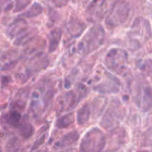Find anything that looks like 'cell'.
<instances>
[{"label": "cell", "instance_id": "cell-4", "mask_svg": "<svg viewBox=\"0 0 152 152\" xmlns=\"http://www.w3.org/2000/svg\"><path fill=\"white\" fill-rule=\"evenodd\" d=\"M127 57V53L125 50L113 48L107 54L105 62L110 69L114 72L120 73L126 67Z\"/></svg>", "mask_w": 152, "mask_h": 152}, {"label": "cell", "instance_id": "cell-8", "mask_svg": "<svg viewBox=\"0 0 152 152\" xmlns=\"http://www.w3.org/2000/svg\"><path fill=\"white\" fill-rule=\"evenodd\" d=\"M85 28L86 25L77 19H73L68 23V31L72 34L73 37H77L80 36L85 30Z\"/></svg>", "mask_w": 152, "mask_h": 152}, {"label": "cell", "instance_id": "cell-16", "mask_svg": "<svg viewBox=\"0 0 152 152\" xmlns=\"http://www.w3.org/2000/svg\"><path fill=\"white\" fill-rule=\"evenodd\" d=\"M20 132L22 137L25 138H28L34 133V128L31 125L26 124L20 128Z\"/></svg>", "mask_w": 152, "mask_h": 152}, {"label": "cell", "instance_id": "cell-12", "mask_svg": "<svg viewBox=\"0 0 152 152\" xmlns=\"http://www.w3.org/2000/svg\"><path fill=\"white\" fill-rule=\"evenodd\" d=\"M21 119V114L17 111H10L8 114L5 116L6 123L10 126H16L19 124Z\"/></svg>", "mask_w": 152, "mask_h": 152}, {"label": "cell", "instance_id": "cell-7", "mask_svg": "<svg viewBox=\"0 0 152 152\" xmlns=\"http://www.w3.org/2000/svg\"><path fill=\"white\" fill-rule=\"evenodd\" d=\"M62 37V31L59 29L53 30L49 35V51L53 52L59 45Z\"/></svg>", "mask_w": 152, "mask_h": 152}, {"label": "cell", "instance_id": "cell-18", "mask_svg": "<svg viewBox=\"0 0 152 152\" xmlns=\"http://www.w3.org/2000/svg\"><path fill=\"white\" fill-rule=\"evenodd\" d=\"M51 1L58 7H64L68 2V0H51Z\"/></svg>", "mask_w": 152, "mask_h": 152}, {"label": "cell", "instance_id": "cell-3", "mask_svg": "<svg viewBox=\"0 0 152 152\" xmlns=\"http://www.w3.org/2000/svg\"><path fill=\"white\" fill-rule=\"evenodd\" d=\"M130 7L126 1L119 0L112 6L109 14L105 19L106 25L114 28L126 22L129 16Z\"/></svg>", "mask_w": 152, "mask_h": 152}, {"label": "cell", "instance_id": "cell-14", "mask_svg": "<svg viewBox=\"0 0 152 152\" xmlns=\"http://www.w3.org/2000/svg\"><path fill=\"white\" fill-rule=\"evenodd\" d=\"M20 147V142L17 138H13L8 141L5 146L6 152H18Z\"/></svg>", "mask_w": 152, "mask_h": 152}, {"label": "cell", "instance_id": "cell-15", "mask_svg": "<svg viewBox=\"0 0 152 152\" xmlns=\"http://www.w3.org/2000/svg\"><path fill=\"white\" fill-rule=\"evenodd\" d=\"M31 0H15V6L13 11L19 12L29 5Z\"/></svg>", "mask_w": 152, "mask_h": 152}, {"label": "cell", "instance_id": "cell-5", "mask_svg": "<svg viewBox=\"0 0 152 152\" xmlns=\"http://www.w3.org/2000/svg\"><path fill=\"white\" fill-rule=\"evenodd\" d=\"M106 7V1L105 0H94L87 10V13L91 18H102Z\"/></svg>", "mask_w": 152, "mask_h": 152}, {"label": "cell", "instance_id": "cell-13", "mask_svg": "<svg viewBox=\"0 0 152 152\" xmlns=\"http://www.w3.org/2000/svg\"><path fill=\"white\" fill-rule=\"evenodd\" d=\"M74 121V117H73V114H68L66 115L63 116L62 118L59 119L58 121H56V126L59 129H62V128H66L69 125Z\"/></svg>", "mask_w": 152, "mask_h": 152}, {"label": "cell", "instance_id": "cell-11", "mask_svg": "<svg viewBox=\"0 0 152 152\" xmlns=\"http://www.w3.org/2000/svg\"><path fill=\"white\" fill-rule=\"evenodd\" d=\"M42 11L43 7H42L41 4L37 2H35L30 7V8L27 11L22 13V16L27 18L35 17V16H37L39 14H41Z\"/></svg>", "mask_w": 152, "mask_h": 152}, {"label": "cell", "instance_id": "cell-10", "mask_svg": "<svg viewBox=\"0 0 152 152\" xmlns=\"http://www.w3.org/2000/svg\"><path fill=\"white\" fill-rule=\"evenodd\" d=\"M78 138L79 134L77 133V132H71V133L65 135L58 143H56V146L59 147V148L68 146V145H71V144L74 143V142H76V141L78 140Z\"/></svg>", "mask_w": 152, "mask_h": 152}, {"label": "cell", "instance_id": "cell-17", "mask_svg": "<svg viewBox=\"0 0 152 152\" xmlns=\"http://www.w3.org/2000/svg\"><path fill=\"white\" fill-rule=\"evenodd\" d=\"M11 0H0V10L4 9V11H7L12 8Z\"/></svg>", "mask_w": 152, "mask_h": 152}, {"label": "cell", "instance_id": "cell-6", "mask_svg": "<svg viewBox=\"0 0 152 152\" xmlns=\"http://www.w3.org/2000/svg\"><path fill=\"white\" fill-rule=\"evenodd\" d=\"M25 25H26V22L23 19L19 18V19H15L9 26L7 34L12 37L13 36H16L18 33L24 32L26 30Z\"/></svg>", "mask_w": 152, "mask_h": 152}, {"label": "cell", "instance_id": "cell-1", "mask_svg": "<svg viewBox=\"0 0 152 152\" xmlns=\"http://www.w3.org/2000/svg\"><path fill=\"white\" fill-rule=\"evenodd\" d=\"M105 31L102 26L95 25L92 27L79 44V50L86 54L96 50L103 43Z\"/></svg>", "mask_w": 152, "mask_h": 152}, {"label": "cell", "instance_id": "cell-2", "mask_svg": "<svg viewBox=\"0 0 152 152\" xmlns=\"http://www.w3.org/2000/svg\"><path fill=\"white\" fill-rule=\"evenodd\" d=\"M105 145V137L98 129H91L86 134L80 144V152H101Z\"/></svg>", "mask_w": 152, "mask_h": 152}, {"label": "cell", "instance_id": "cell-9", "mask_svg": "<svg viewBox=\"0 0 152 152\" xmlns=\"http://www.w3.org/2000/svg\"><path fill=\"white\" fill-rule=\"evenodd\" d=\"M91 115L90 108L88 105H85L78 111L77 114V122L80 125H84L88 120Z\"/></svg>", "mask_w": 152, "mask_h": 152}]
</instances>
